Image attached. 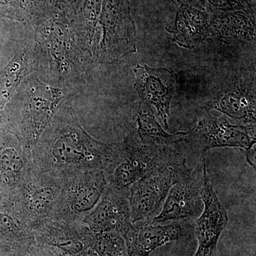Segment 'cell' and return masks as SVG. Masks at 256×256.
Masks as SVG:
<instances>
[{
    "label": "cell",
    "instance_id": "cell-13",
    "mask_svg": "<svg viewBox=\"0 0 256 256\" xmlns=\"http://www.w3.org/2000/svg\"><path fill=\"white\" fill-rule=\"evenodd\" d=\"M191 171L170 188L158 215L150 220L154 224L195 218L204 208L202 198L203 180Z\"/></svg>",
    "mask_w": 256,
    "mask_h": 256
},
{
    "label": "cell",
    "instance_id": "cell-4",
    "mask_svg": "<svg viewBox=\"0 0 256 256\" xmlns=\"http://www.w3.org/2000/svg\"><path fill=\"white\" fill-rule=\"evenodd\" d=\"M108 184L104 170H85L62 176V188L52 218L82 222L100 201Z\"/></svg>",
    "mask_w": 256,
    "mask_h": 256
},
{
    "label": "cell",
    "instance_id": "cell-1",
    "mask_svg": "<svg viewBox=\"0 0 256 256\" xmlns=\"http://www.w3.org/2000/svg\"><path fill=\"white\" fill-rule=\"evenodd\" d=\"M114 143L94 139L78 122L72 108L57 112L33 150L35 169L64 176L85 170H104Z\"/></svg>",
    "mask_w": 256,
    "mask_h": 256
},
{
    "label": "cell",
    "instance_id": "cell-21",
    "mask_svg": "<svg viewBox=\"0 0 256 256\" xmlns=\"http://www.w3.org/2000/svg\"><path fill=\"white\" fill-rule=\"evenodd\" d=\"M90 247L100 256H128L124 238L117 232H92Z\"/></svg>",
    "mask_w": 256,
    "mask_h": 256
},
{
    "label": "cell",
    "instance_id": "cell-14",
    "mask_svg": "<svg viewBox=\"0 0 256 256\" xmlns=\"http://www.w3.org/2000/svg\"><path fill=\"white\" fill-rule=\"evenodd\" d=\"M33 152L14 134L0 139V186L14 195L34 169Z\"/></svg>",
    "mask_w": 256,
    "mask_h": 256
},
{
    "label": "cell",
    "instance_id": "cell-26",
    "mask_svg": "<svg viewBox=\"0 0 256 256\" xmlns=\"http://www.w3.org/2000/svg\"><path fill=\"white\" fill-rule=\"evenodd\" d=\"M173 2L175 4H176V6H178V0H172Z\"/></svg>",
    "mask_w": 256,
    "mask_h": 256
},
{
    "label": "cell",
    "instance_id": "cell-20",
    "mask_svg": "<svg viewBox=\"0 0 256 256\" xmlns=\"http://www.w3.org/2000/svg\"><path fill=\"white\" fill-rule=\"evenodd\" d=\"M28 57L24 52L20 53L0 74V110L10 100L26 70Z\"/></svg>",
    "mask_w": 256,
    "mask_h": 256
},
{
    "label": "cell",
    "instance_id": "cell-16",
    "mask_svg": "<svg viewBox=\"0 0 256 256\" xmlns=\"http://www.w3.org/2000/svg\"><path fill=\"white\" fill-rule=\"evenodd\" d=\"M208 12L210 28L207 38L226 44H256V10Z\"/></svg>",
    "mask_w": 256,
    "mask_h": 256
},
{
    "label": "cell",
    "instance_id": "cell-12",
    "mask_svg": "<svg viewBox=\"0 0 256 256\" xmlns=\"http://www.w3.org/2000/svg\"><path fill=\"white\" fill-rule=\"evenodd\" d=\"M128 193L129 188L108 186L97 206L84 218L82 223L92 233L117 232L124 238L132 226Z\"/></svg>",
    "mask_w": 256,
    "mask_h": 256
},
{
    "label": "cell",
    "instance_id": "cell-23",
    "mask_svg": "<svg viewBox=\"0 0 256 256\" xmlns=\"http://www.w3.org/2000/svg\"><path fill=\"white\" fill-rule=\"evenodd\" d=\"M185 4L196 9L207 11L206 0H178V5Z\"/></svg>",
    "mask_w": 256,
    "mask_h": 256
},
{
    "label": "cell",
    "instance_id": "cell-8",
    "mask_svg": "<svg viewBox=\"0 0 256 256\" xmlns=\"http://www.w3.org/2000/svg\"><path fill=\"white\" fill-rule=\"evenodd\" d=\"M181 142L202 152L218 148L250 149L256 146V126L232 124L220 116L207 114L193 129L181 132Z\"/></svg>",
    "mask_w": 256,
    "mask_h": 256
},
{
    "label": "cell",
    "instance_id": "cell-9",
    "mask_svg": "<svg viewBox=\"0 0 256 256\" xmlns=\"http://www.w3.org/2000/svg\"><path fill=\"white\" fill-rule=\"evenodd\" d=\"M62 188V178L50 172L32 170L14 195L32 228L52 218Z\"/></svg>",
    "mask_w": 256,
    "mask_h": 256
},
{
    "label": "cell",
    "instance_id": "cell-17",
    "mask_svg": "<svg viewBox=\"0 0 256 256\" xmlns=\"http://www.w3.org/2000/svg\"><path fill=\"white\" fill-rule=\"evenodd\" d=\"M182 224L166 225L152 223L150 220L132 224V228L124 237L128 256H148L156 248L182 236Z\"/></svg>",
    "mask_w": 256,
    "mask_h": 256
},
{
    "label": "cell",
    "instance_id": "cell-7",
    "mask_svg": "<svg viewBox=\"0 0 256 256\" xmlns=\"http://www.w3.org/2000/svg\"><path fill=\"white\" fill-rule=\"evenodd\" d=\"M99 24L102 28L100 58L114 62L137 52V34L128 0H104Z\"/></svg>",
    "mask_w": 256,
    "mask_h": 256
},
{
    "label": "cell",
    "instance_id": "cell-5",
    "mask_svg": "<svg viewBox=\"0 0 256 256\" xmlns=\"http://www.w3.org/2000/svg\"><path fill=\"white\" fill-rule=\"evenodd\" d=\"M208 106L242 126H256L255 68L228 74L212 89Z\"/></svg>",
    "mask_w": 256,
    "mask_h": 256
},
{
    "label": "cell",
    "instance_id": "cell-15",
    "mask_svg": "<svg viewBox=\"0 0 256 256\" xmlns=\"http://www.w3.org/2000/svg\"><path fill=\"white\" fill-rule=\"evenodd\" d=\"M40 242L58 248L67 254L80 256L90 247L92 232L82 222L50 218L33 229Z\"/></svg>",
    "mask_w": 256,
    "mask_h": 256
},
{
    "label": "cell",
    "instance_id": "cell-22",
    "mask_svg": "<svg viewBox=\"0 0 256 256\" xmlns=\"http://www.w3.org/2000/svg\"><path fill=\"white\" fill-rule=\"evenodd\" d=\"M208 11L235 12L255 10V0H206Z\"/></svg>",
    "mask_w": 256,
    "mask_h": 256
},
{
    "label": "cell",
    "instance_id": "cell-19",
    "mask_svg": "<svg viewBox=\"0 0 256 256\" xmlns=\"http://www.w3.org/2000/svg\"><path fill=\"white\" fill-rule=\"evenodd\" d=\"M136 134L141 139H152L156 140L178 141L181 140L180 132L170 134L163 129L156 120L151 106L142 101L140 104L136 114Z\"/></svg>",
    "mask_w": 256,
    "mask_h": 256
},
{
    "label": "cell",
    "instance_id": "cell-2",
    "mask_svg": "<svg viewBox=\"0 0 256 256\" xmlns=\"http://www.w3.org/2000/svg\"><path fill=\"white\" fill-rule=\"evenodd\" d=\"M180 142L141 139L132 132L122 142L114 143L104 170L108 186L129 188L178 151Z\"/></svg>",
    "mask_w": 256,
    "mask_h": 256
},
{
    "label": "cell",
    "instance_id": "cell-24",
    "mask_svg": "<svg viewBox=\"0 0 256 256\" xmlns=\"http://www.w3.org/2000/svg\"><path fill=\"white\" fill-rule=\"evenodd\" d=\"M246 159L249 164L256 169V146H252L250 149L247 150Z\"/></svg>",
    "mask_w": 256,
    "mask_h": 256
},
{
    "label": "cell",
    "instance_id": "cell-6",
    "mask_svg": "<svg viewBox=\"0 0 256 256\" xmlns=\"http://www.w3.org/2000/svg\"><path fill=\"white\" fill-rule=\"evenodd\" d=\"M65 100L63 90L42 82L35 84L28 92L15 118L14 134L32 152Z\"/></svg>",
    "mask_w": 256,
    "mask_h": 256
},
{
    "label": "cell",
    "instance_id": "cell-25",
    "mask_svg": "<svg viewBox=\"0 0 256 256\" xmlns=\"http://www.w3.org/2000/svg\"><path fill=\"white\" fill-rule=\"evenodd\" d=\"M79 256H100L90 247L87 248Z\"/></svg>",
    "mask_w": 256,
    "mask_h": 256
},
{
    "label": "cell",
    "instance_id": "cell-3",
    "mask_svg": "<svg viewBox=\"0 0 256 256\" xmlns=\"http://www.w3.org/2000/svg\"><path fill=\"white\" fill-rule=\"evenodd\" d=\"M190 171L186 159L178 150L133 184L128 193L132 223L150 220L158 215L170 188Z\"/></svg>",
    "mask_w": 256,
    "mask_h": 256
},
{
    "label": "cell",
    "instance_id": "cell-18",
    "mask_svg": "<svg viewBox=\"0 0 256 256\" xmlns=\"http://www.w3.org/2000/svg\"><path fill=\"white\" fill-rule=\"evenodd\" d=\"M178 8L174 24L166 30L172 35L174 43L192 50L208 37L210 14L208 11L188 5L180 4Z\"/></svg>",
    "mask_w": 256,
    "mask_h": 256
},
{
    "label": "cell",
    "instance_id": "cell-10",
    "mask_svg": "<svg viewBox=\"0 0 256 256\" xmlns=\"http://www.w3.org/2000/svg\"><path fill=\"white\" fill-rule=\"evenodd\" d=\"M136 80L134 88L142 101L154 106L166 129H169L170 104L178 85L174 70L168 68H153L138 64L134 67Z\"/></svg>",
    "mask_w": 256,
    "mask_h": 256
},
{
    "label": "cell",
    "instance_id": "cell-11",
    "mask_svg": "<svg viewBox=\"0 0 256 256\" xmlns=\"http://www.w3.org/2000/svg\"><path fill=\"white\" fill-rule=\"evenodd\" d=\"M202 198L204 208L196 220L195 234L198 247L194 256H210L214 252L220 234L228 223V215L212 188L204 162L202 169Z\"/></svg>",
    "mask_w": 256,
    "mask_h": 256
}]
</instances>
